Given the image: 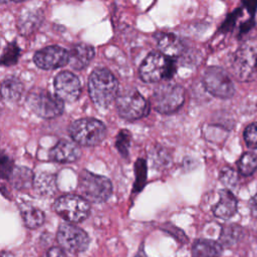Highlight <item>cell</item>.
I'll list each match as a JSON object with an SVG mask.
<instances>
[{
    "mask_svg": "<svg viewBox=\"0 0 257 257\" xmlns=\"http://www.w3.org/2000/svg\"><path fill=\"white\" fill-rule=\"evenodd\" d=\"M257 169V155L245 153L238 161V170L243 176L252 175Z\"/></svg>",
    "mask_w": 257,
    "mask_h": 257,
    "instance_id": "cell-25",
    "label": "cell"
},
{
    "mask_svg": "<svg viewBox=\"0 0 257 257\" xmlns=\"http://www.w3.org/2000/svg\"><path fill=\"white\" fill-rule=\"evenodd\" d=\"M152 164L157 169L168 167L171 164V156L169 152L163 147H156L151 152Z\"/></svg>",
    "mask_w": 257,
    "mask_h": 257,
    "instance_id": "cell-26",
    "label": "cell"
},
{
    "mask_svg": "<svg viewBox=\"0 0 257 257\" xmlns=\"http://www.w3.org/2000/svg\"><path fill=\"white\" fill-rule=\"evenodd\" d=\"M243 236V228L237 224L225 225L220 234L219 243L223 247H232Z\"/></svg>",
    "mask_w": 257,
    "mask_h": 257,
    "instance_id": "cell-24",
    "label": "cell"
},
{
    "mask_svg": "<svg viewBox=\"0 0 257 257\" xmlns=\"http://www.w3.org/2000/svg\"><path fill=\"white\" fill-rule=\"evenodd\" d=\"M203 84L211 94L219 98H229L235 92L231 77L223 68L218 66H210L205 70Z\"/></svg>",
    "mask_w": 257,
    "mask_h": 257,
    "instance_id": "cell-10",
    "label": "cell"
},
{
    "mask_svg": "<svg viewBox=\"0 0 257 257\" xmlns=\"http://www.w3.org/2000/svg\"><path fill=\"white\" fill-rule=\"evenodd\" d=\"M23 89V83L15 76L6 77L1 84L2 96L8 101H17L21 97Z\"/></svg>",
    "mask_w": 257,
    "mask_h": 257,
    "instance_id": "cell-21",
    "label": "cell"
},
{
    "mask_svg": "<svg viewBox=\"0 0 257 257\" xmlns=\"http://www.w3.org/2000/svg\"><path fill=\"white\" fill-rule=\"evenodd\" d=\"M56 240L63 250L70 253L83 252L89 245V237L85 231L72 223H63L59 226Z\"/></svg>",
    "mask_w": 257,
    "mask_h": 257,
    "instance_id": "cell-11",
    "label": "cell"
},
{
    "mask_svg": "<svg viewBox=\"0 0 257 257\" xmlns=\"http://www.w3.org/2000/svg\"><path fill=\"white\" fill-rule=\"evenodd\" d=\"M20 48L17 45L16 42H11L6 45V47L3 49L2 55H1V63L4 66H11L17 63L19 55H20Z\"/></svg>",
    "mask_w": 257,
    "mask_h": 257,
    "instance_id": "cell-27",
    "label": "cell"
},
{
    "mask_svg": "<svg viewBox=\"0 0 257 257\" xmlns=\"http://www.w3.org/2000/svg\"><path fill=\"white\" fill-rule=\"evenodd\" d=\"M242 4L251 15V18H254L257 10V0H242Z\"/></svg>",
    "mask_w": 257,
    "mask_h": 257,
    "instance_id": "cell-35",
    "label": "cell"
},
{
    "mask_svg": "<svg viewBox=\"0 0 257 257\" xmlns=\"http://www.w3.org/2000/svg\"><path fill=\"white\" fill-rule=\"evenodd\" d=\"M244 141L249 148H257V122H252L246 126L244 131Z\"/></svg>",
    "mask_w": 257,
    "mask_h": 257,
    "instance_id": "cell-30",
    "label": "cell"
},
{
    "mask_svg": "<svg viewBox=\"0 0 257 257\" xmlns=\"http://www.w3.org/2000/svg\"><path fill=\"white\" fill-rule=\"evenodd\" d=\"M237 199L229 190L220 191L219 202L213 207V213L221 219H229L237 212Z\"/></svg>",
    "mask_w": 257,
    "mask_h": 257,
    "instance_id": "cell-17",
    "label": "cell"
},
{
    "mask_svg": "<svg viewBox=\"0 0 257 257\" xmlns=\"http://www.w3.org/2000/svg\"><path fill=\"white\" fill-rule=\"evenodd\" d=\"M223 246L216 241L200 239L197 240L192 247L193 257H220Z\"/></svg>",
    "mask_w": 257,
    "mask_h": 257,
    "instance_id": "cell-18",
    "label": "cell"
},
{
    "mask_svg": "<svg viewBox=\"0 0 257 257\" xmlns=\"http://www.w3.org/2000/svg\"><path fill=\"white\" fill-rule=\"evenodd\" d=\"M26 101L31 110L43 118L58 116L62 113L64 107L62 99L40 87L31 89L27 94Z\"/></svg>",
    "mask_w": 257,
    "mask_h": 257,
    "instance_id": "cell-7",
    "label": "cell"
},
{
    "mask_svg": "<svg viewBox=\"0 0 257 257\" xmlns=\"http://www.w3.org/2000/svg\"><path fill=\"white\" fill-rule=\"evenodd\" d=\"M253 25H254V18H250L248 21L242 23L240 25V29H239L240 30V35L247 33L253 27Z\"/></svg>",
    "mask_w": 257,
    "mask_h": 257,
    "instance_id": "cell-37",
    "label": "cell"
},
{
    "mask_svg": "<svg viewBox=\"0 0 257 257\" xmlns=\"http://www.w3.org/2000/svg\"><path fill=\"white\" fill-rule=\"evenodd\" d=\"M136 181L134 185V192H140L144 188L147 179V163L144 159H139L135 165Z\"/></svg>",
    "mask_w": 257,
    "mask_h": 257,
    "instance_id": "cell-28",
    "label": "cell"
},
{
    "mask_svg": "<svg viewBox=\"0 0 257 257\" xmlns=\"http://www.w3.org/2000/svg\"><path fill=\"white\" fill-rule=\"evenodd\" d=\"M1 257H14V255L10 252H6V251H2L1 253Z\"/></svg>",
    "mask_w": 257,
    "mask_h": 257,
    "instance_id": "cell-39",
    "label": "cell"
},
{
    "mask_svg": "<svg viewBox=\"0 0 257 257\" xmlns=\"http://www.w3.org/2000/svg\"><path fill=\"white\" fill-rule=\"evenodd\" d=\"M77 190L86 201L102 203L111 196L112 185L106 177L83 170L78 177Z\"/></svg>",
    "mask_w": 257,
    "mask_h": 257,
    "instance_id": "cell-4",
    "label": "cell"
},
{
    "mask_svg": "<svg viewBox=\"0 0 257 257\" xmlns=\"http://www.w3.org/2000/svg\"><path fill=\"white\" fill-rule=\"evenodd\" d=\"M34 178L30 169L26 167H16L10 177V181L15 189L23 191L33 187Z\"/></svg>",
    "mask_w": 257,
    "mask_h": 257,
    "instance_id": "cell-20",
    "label": "cell"
},
{
    "mask_svg": "<svg viewBox=\"0 0 257 257\" xmlns=\"http://www.w3.org/2000/svg\"><path fill=\"white\" fill-rule=\"evenodd\" d=\"M220 181L227 187H234L237 184L238 178L236 172L232 168L225 167L220 172Z\"/></svg>",
    "mask_w": 257,
    "mask_h": 257,
    "instance_id": "cell-31",
    "label": "cell"
},
{
    "mask_svg": "<svg viewBox=\"0 0 257 257\" xmlns=\"http://www.w3.org/2000/svg\"><path fill=\"white\" fill-rule=\"evenodd\" d=\"M21 2V1H24V0H1V3H7V2Z\"/></svg>",
    "mask_w": 257,
    "mask_h": 257,
    "instance_id": "cell-40",
    "label": "cell"
},
{
    "mask_svg": "<svg viewBox=\"0 0 257 257\" xmlns=\"http://www.w3.org/2000/svg\"><path fill=\"white\" fill-rule=\"evenodd\" d=\"M69 135L76 144L93 147L100 144L105 138L106 128L100 120L84 117L76 119L70 124Z\"/></svg>",
    "mask_w": 257,
    "mask_h": 257,
    "instance_id": "cell-5",
    "label": "cell"
},
{
    "mask_svg": "<svg viewBox=\"0 0 257 257\" xmlns=\"http://www.w3.org/2000/svg\"><path fill=\"white\" fill-rule=\"evenodd\" d=\"M230 69L240 81L257 79V38L245 41L231 56Z\"/></svg>",
    "mask_w": 257,
    "mask_h": 257,
    "instance_id": "cell-2",
    "label": "cell"
},
{
    "mask_svg": "<svg viewBox=\"0 0 257 257\" xmlns=\"http://www.w3.org/2000/svg\"><path fill=\"white\" fill-rule=\"evenodd\" d=\"M33 60L39 68L54 69L68 63L69 51L60 46L51 45L36 51Z\"/></svg>",
    "mask_w": 257,
    "mask_h": 257,
    "instance_id": "cell-12",
    "label": "cell"
},
{
    "mask_svg": "<svg viewBox=\"0 0 257 257\" xmlns=\"http://www.w3.org/2000/svg\"><path fill=\"white\" fill-rule=\"evenodd\" d=\"M81 155L78 144L75 142L60 140L49 152V159L57 163L75 162Z\"/></svg>",
    "mask_w": 257,
    "mask_h": 257,
    "instance_id": "cell-14",
    "label": "cell"
},
{
    "mask_svg": "<svg viewBox=\"0 0 257 257\" xmlns=\"http://www.w3.org/2000/svg\"><path fill=\"white\" fill-rule=\"evenodd\" d=\"M118 114L127 120H136L146 116L150 110L147 99L136 89H126L116 97Z\"/></svg>",
    "mask_w": 257,
    "mask_h": 257,
    "instance_id": "cell-9",
    "label": "cell"
},
{
    "mask_svg": "<svg viewBox=\"0 0 257 257\" xmlns=\"http://www.w3.org/2000/svg\"><path fill=\"white\" fill-rule=\"evenodd\" d=\"M94 56V49L92 46L84 43L75 44L69 50L68 64L76 70L85 68Z\"/></svg>",
    "mask_w": 257,
    "mask_h": 257,
    "instance_id": "cell-16",
    "label": "cell"
},
{
    "mask_svg": "<svg viewBox=\"0 0 257 257\" xmlns=\"http://www.w3.org/2000/svg\"><path fill=\"white\" fill-rule=\"evenodd\" d=\"M20 214L24 225L29 229L40 227L45 219V216L40 209L26 203H23L20 206Z\"/></svg>",
    "mask_w": 257,
    "mask_h": 257,
    "instance_id": "cell-19",
    "label": "cell"
},
{
    "mask_svg": "<svg viewBox=\"0 0 257 257\" xmlns=\"http://www.w3.org/2000/svg\"><path fill=\"white\" fill-rule=\"evenodd\" d=\"M14 169L12 160L8 156L2 154L0 159V174L2 179H10Z\"/></svg>",
    "mask_w": 257,
    "mask_h": 257,
    "instance_id": "cell-32",
    "label": "cell"
},
{
    "mask_svg": "<svg viewBox=\"0 0 257 257\" xmlns=\"http://www.w3.org/2000/svg\"><path fill=\"white\" fill-rule=\"evenodd\" d=\"M54 89L60 99L72 102L79 97L81 85L75 74L70 71H61L54 78Z\"/></svg>",
    "mask_w": 257,
    "mask_h": 257,
    "instance_id": "cell-13",
    "label": "cell"
},
{
    "mask_svg": "<svg viewBox=\"0 0 257 257\" xmlns=\"http://www.w3.org/2000/svg\"><path fill=\"white\" fill-rule=\"evenodd\" d=\"M241 15H242V9L241 8H238L235 11H233L231 14H229L227 16V18L225 19V21L223 22V24L221 25L220 31H222V32L231 31L234 28V26L236 24V21L238 20V18Z\"/></svg>",
    "mask_w": 257,
    "mask_h": 257,
    "instance_id": "cell-33",
    "label": "cell"
},
{
    "mask_svg": "<svg viewBox=\"0 0 257 257\" xmlns=\"http://www.w3.org/2000/svg\"><path fill=\"white\" fill-rule=\"evenodd\" d=\"M88 92L98 107H107L117 97L118 82L107 68L94 69L88 78Z\"/></svg>",
    "mask_w": 257,
    "mask_h": 257,
    "instance_id": "cell-1",
    "label": "cell"
},
{
    "mask_svg": "<svg viewBox=\"0 0 257 257\" xmlns=\"http://www.w3.org/2000/svg\"><path fill=\"white\" fill-rule=\"evenodd\" d=\"M33 188L41 196H52L56 192V178L50 173H39L34 178Z\"/></svg>",
    "mask_w": 257,
    "mask_h": 257,
    "instance_id": "cell-22",
    "label": "cell"
},
{
    "mask_svg": "<svg viewBox=\"0 0 257 257\" xmlns=\"http://www.w3.org/2000/svg\"><path fill=\"white\" fill-rule=\"evenodd\" d=\"M155 36L161 52L165 55L174 58L183 54L185 45L182 40L175 34L159 32Z\"/></svg>",
    "mask_w": 257,
    "mask_h": 257,
    "instance_id": "cell-15",
    "label": "cell"
},
{
    "mask_svg": "<svg viewBox=\"0 0 257 257\" xmlns=\"http://www.w3.org/2000/svg\"><path fill=\"white\" fill-rule=\"evenodd\" d=\"M44 257H65V254L61 247H51L48 249Z\"/></svg>",
    "mask_w": 257,
    "mask_h": 257,
    "instance_id": "cell-36",
    "label": "cell"
},
{
    "mask_svg": "<svg viewBox=\"0 0 257 257\" xmlns=\"http://www.w3.org/2000/svg\"><path fill=\"white\" fill-rule=\"evenodd\" d=\"M53 209L57 215L68 223H80L85 220L90 212V206L80 195L66 194L56 199Z\"/></svg>",
    "mask_w": 257,
    "mask_h": 257,
    "instance_id": "cell-8",
    "label": "cell"
},
{
    "mask_svg": "<svg viewBox=\"0 0 257 257\" xmlns=\"http://www.w3.org/2000/svg\"><path fill=\"white\" fill-rule=\"evenodd\" d=\"M185 101L183 86L176 83H164L156 87L151 97V104L160 113L169 114L177 111Z\"/></svg>",
    "mask_w": 257,
    "mask_h": 257,
    "instance_id": "cell-6",
    "label": "cell"
},
{
    "mask_svg": "<svg viewBox=\"0 0 257 257\" xmlns=\"http://www.w3.org/2000/svg\"><path fill=\"white\" fill-rule=\"evenodd\" d=\"M250 211H251V215L257 218V193L250 201Z\"/></svg>",
    "mask_w": 257,
    "mask_h": 257,
    "instance_id": "cell-38",
    "label": "cell"
},
{
    "mask_svg": "<svg viewBox=\"0 0 257 257\" xmlns=\"http://www.w3.org/2000/svg\"><path fill=\"white\" fill-rule=\"evenodd\" d=\"M131 141H132V135L130 131L127 130L119 131L115 140V148L123 158L128 157Z\"/></svg>",
    "mask_w": 257,
    "mask_h": 257,
    "instance_id": "cell-29",
    "label": "cell"
},
{
    "mask_svg": "<svg viewBox=\"0 0 257 257\" xmlns=\"http://www.w3.org/2000/svg\"><path fill=\"white\" fill-rule=\"evenodd\" d=\"M165 230H166L168 233H170L172 236H174V237H175L178 241H180V242L186 243V242L188 241V238H187V236L185 235V233H184L182 230H180L179 228H177V227H175V226H172L171 224L167 225V227L165 228Z\"/></svg>",
    "mask_w": 257,
    "mask_h": 257,
    "instance_id": "cell-34",
    "label": "cell"
},
{
    "mask_svg": "<svg viewBox=\"0 0 257 257\" xmlns=\"http://www.w3.org/2000/svg\"><path fill=\"white\" fill-rule=\"evenodd\" d=\"M42 20L43 15L41 11H28L20 17L18 21V29L21 34L29 35L41 24Z\"/></svg>",
    "mask_w": 257,
    "mask_h": 257,
    "instance_id": "cell-23",
    "label": "cell"
},
{
    "mask_svg": "<svg viewBox=\"0 0 257 257\" xmlns=\"http://www.w3.org/2000/svg\"><path fill=\"white\" fill-rule=\"evenodd\" d=\"M176 72L175 60L162 52H151L140 67V76L148 83L159 82L171 78Z\"/></svg>",
    "mask_w": 257,
    "mask_h": 257,
    "instance_id": "cell-3",
    "label": "cell"
}]
</instances>
